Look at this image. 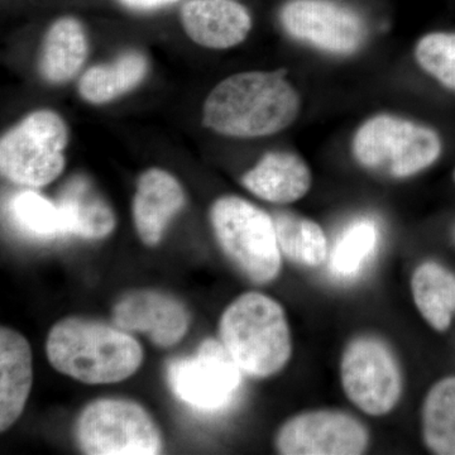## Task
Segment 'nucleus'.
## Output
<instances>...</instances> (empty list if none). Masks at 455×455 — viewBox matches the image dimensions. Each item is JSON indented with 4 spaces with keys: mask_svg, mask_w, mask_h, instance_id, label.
Masks as SVG:
<instances>
[{
    "mask_svg": "<svg viewBox=\"0 0 455 455\" xmlns=\"http://www.w3.org/2000/svg\"><path fill=\"white\" fill-rule=\"evenodd\" d=\"M286 75L280 68L227 77L206 98L203 124L235 139H259L286 130L300 112V98Z\"/></svg>",
    "mask_w": 455,
    "mask_h": 455,
    "instance_id": "obj_1",
    "label": "nucleus"
},
{
    "mask_svg": "<svg viewBox=\"0 0 455 455\" xmlns=\"http://www.w3.org/2000/svg\"><path fill=\"white\" fill-rule=\"evenodd\" d=\"M46 352L56 371L89 385L127 379L143 361L142 347L127 331L79 317L51 329Z\"/></svg>",
    "mask_w": 455,
    "mask_h": 455,
    "instance_id": "obj_2",
    "label": "nucleus"
},
{
    "mask_svg": "<svg viewBox=\"0 0 455 455\" xmlns=\"http://www.w3.org/2000/svg\"><path fill=\"white\" fill-rule=\"evenodd\" d=\"M220 341L243 372L267 379L291 358V331L283 307L269 296L247 292L224 311Z\"/></svg>",
    "mask_w": 455,
    "mask_h": 455,
    "instance_id": "obj_3",
    "label": "nucleus"
},
{
    "mask_svg": "<svg viewBox=\"0 0 455 455\" xmlns=\"http://www.w3.org/2000/svg\"><path fill=\"white\" fill-rule=\"evenodd\" d=\"M211 221L228 259L253 283L274 281L281 271L276 228L267 212L238 196L212 204Z\"/></svg>",
    "mask_w": 455,
    "mask_h": 455,
    "instance_id": "obj_4",
    "label": "nucleus"
},
{
    "mask_svg": "<svg viewBox=\"0 0 455 455\" xmlns=\"http://www.w3.org/2000/svg\"><path fill=\"white\" fill-rule=\"evenodd\" d=\"M442 152L435 131L386 114L368 119L353 140V154L362 166L396 179L427 169Z\"/></svg>",
    "mask_w": 455,
    "mask_h": 455,
    "instance_id": "obj_5",
    "label": "nucleus"
},
{
    "mask_svg": "<svg viewBox=\"0 0 455 455\" xmlns=\"http://www.w3.org/2000/svg\"><path fill=\"white\" fill-rule=\"evenodd\" d=\"M68 142V127L59 114L47 109L29 114L0 142L3 176L20 187H46L64 171Z\"/></svg>",
    "mask_w": 455,
    "mask_h": 455,
    "instance_id": "obj_6",
    "label": "nucleus"
},
{
    "mask_svg": "<svg viewBox=\"0 0 455 455\" xmlns=\"http://www.w3.org/2000/svg\"><path fill=\"white\" fill-rule=\"evenodd\" d=\"M75 439L89 455H155L164 448L157 425L142 406L112 398L94 401L83 410Z\"/></svg>",
    "mask_w": 455,
    "mask_h": 455,
    "instance_id": "obj_7",
    "label": "nucleus"
},
{
    "mask_svg": "<svg viewBox=\"0 0 455 455\" xmlns=\"http://www.w3.org/2000/svg\"><path fill=\"white\" fill-rule=\"evenodd\" d=\"M340 379L347 397L368 415L388 414L403 395L396 355L386 341L372 335L349 341L341 355Z\"/></svg>",
    "mask_w": 455,
    "mask_h": 455,
    "instance_id": "obj_8",
    "label": "nucleus"
},
{
    "mask_svg": "<svg viewBox=\"0 0 455 455\" xmlns=\"http://www.w3.org/2000/svg\"><path fill=\"white\" fill-rule=\"evenodd\" d=\"M242 372L221 341L206 339L196 355L170 362L167 382L182 403L199 411L217 412L238 395Z\"/></svg>",
    "mask_w": 455,
    "mask_h": 455,
    "instance_id": "obj_9",
    "label": "nucleus"
},
{
    "mask_svg": "<svg viewBox=\"0 0 455 455\" xmlns=\"http://www.w3.org/2000/svg\"><path fill=\"white\" fill-rule=\"evenodd\" d=\"M280 20L291 37L334 55L355 52L366 37L359 14L331 0H291Z\"/></svg>",
    "mask_w": 455,
    "mask_h": 455,
    "instance_id": "obj_10",
    "label": "nucleus"
},
{
    "mask_svg": "<svg viewBox=\"0 0 455 455\" xmlns=\"http://www.w3.org/2000/svg\"><path fill=\"white\" fill-rule=\"evenodd\" d=\"M370 444V434L355 416L316 410L293 416L278 430L276 448L283 455H358Z\"/></svg>",
    "mask_w": 455,
    "mask_h": 455,
    "instance_id": "obj_11",
    "label": "nucleus"
},
{
    "mask_svg": "<svg viewBox=\"0 0 455 455\" xmlns=\"http://www.w3.org/2000/svg\"><path fill=\"white\" fill-rule=\"evenodd\" d=\"M113 322L122 331L148 334L156 346L170 348L188 333L190 314L172 296L140 290L127 293L116 302Z\"/></svg>",
    "mask_w": 455,
    "mask_h": 455,
    "instance_id": "obj_12",
    "label": "nucleus"
},
{
    "mask_svg": "<svg viewBox=\"0 0 455 455\" xmlns=\"http://www.w3.org/2000/svg\"><path fill=\"white\" fill-rule=\"evenodd\" d=\"M185 32L199 46L232 49L247 38L252 18L235 0H190L181 8Z\"/></svg>",
    "mask_w": 455,
    "mask_h": 455,
    "instance_id": "obj_13",
    "label": "nucleus"
},
{
    "mask_svg": "<svg viewBox=\"0 0 455 455\" xmlns=\"http://www.w3.org/2000/svg\"><path fill=\"white\" fill-rule=\"evenodd\" d=\"M185 204V193L178 180L160 169L143 172L133 202V218L143 243L154 247L164 229Z\"/></svg>",
    "mask_w": 455,
    "mask_h": 455,
    "instance_id": "obj_14",
    "label": "nucleus"
},
{
    "mask_svg": "<svg viewBox=\"0 0 455 455\" xmlns=\"http://www.w3.org/2000/svg\"><path fill=\"white\" fill-rule=\"evenodd\" d=\"M33 382L28 341L9 328L0 331V430L4 433L22 414Z\"/></svg>",
    "mask_w": 455,
    "mask_h": 455,
    "instance_id": "obj_15",
    "label": "nucleus"
},
{
    "mask_svg": "<svg viewBox=\"0 0 455 455\" xmlns=\"http://www.w3.org/2000/svg\"><path fill=\"white\" fill-rule=\"evenodd\" d=\"M242 184L253 196L275 204L298 202L311 187V172L298 155L268 152L242 178Z\"/></svg>",
    "mask_w": 455,
    "mask_h": 455,
    "instance_id": "obj_16",
    "label": "nucleus"
},
{
    "mask_svg": "<svg viewBox=\"0 0 455 455\" xmlns=\"http://www.w3.org/2000/svg\"><path fill=\"white\" fill-rule=\"evenodd\" d=\"M57 205L64 214L68 235L100 239L116 227L112 208L85 176H73L66 182Z\"/></svg>",
    "mask_w": 455,
    "mask_h": 455,
    "instance_id": "obj_17",
    "label": "nucleus"
},
{
    "mask_svg": "<svg viewBox=\"0 0 455 455\" xmlns=\"http://www.w3.org/2000/svg\"><path fill=\"white\" fill-rule=\"evenodd\" d=\"M88 51V36L76 18L56 20L42 44L38 64L42 77L51 84L68 82L83 68Z\"/></svg>",
    "mask_w": 455,
    "mask_h": 455,
    "instance_id": "obj_18",
    "label": "nucleus"
},
{
    "mask_svg": "<svg viewBox=\"0 0 455 455\" xmlns=\"http://www.w3.org/2000/svg\"><path fill=\"white\" fill-rule=\"evenodd\" d=\"M411 292L419 313L436 331H448L455 316V274L427 260L415 269Z\"/></svg>",
    "mask_w": 455,
    "mask_h": 455,
    "instance_id": "obj_19",
    "label": "nucleus"
},
{
    "mask_svg": "<svg viewBox=\"0 0 455 455\" xmlns=\"http://www.w3.org/2000/svg\"><path fill=\"white\" fill-rule=\"evenodd\" d=\"M148 62L145 55L130 51L109 65L89 68L79 80V92L92 104H104L139 86L145 79Z\"/></svg>",
    "mask_w": 455,
    "mask_h": 455,
    "instance_id": "obj_20",
    "label": "nucleus"
},
{
    "mask_svg": "<svg viewBox=\"0 0 455 455\" xmlns=\"http://www.w3.org/2000/svg\"><path fill=\"white\" fill-rule=\"evenodd\" d=\"M281 252L299 265L317 267L328 257V241L315 221L292 212H280L272 217Z\"/></svg>",
    "mask_w": 455,
    "mask_h": 455,
    "instance_id": "obj_21",
    "label": "nucleus"
},
{
    "mask_svg": "<svg viewBox=\"0 0 455 455\" xmlns=\"http://www.w3.org/2000/svg\"><path fill=\"white\" fill-rule=\"evenodd\" d=\"M423 438L431 453L455 455V376L440 379L427 392Z\"/></svg>",
    "mask_w": 455,
    "mask_h": 455,
    "instance_id": "obj_22",
    "label": "nucleus"
},
{
    "mask_svg": "<svg viewBox=\"0 0 455 455\" xmlns=\"http://www.w3.org/2000/svg\"><path fill=\"white\" fill-rule=\"evenodd\" d=\"M9 211L17 226L28 235L44 239L68 235L60 206L36 191L26 190L17 194L11 200Z\"/></svg>",
    "mask_w": 455,
    "mask_h": 455,
    "instance_id": "obj_23",
    "label": "nucleus"
},
{
    "mask_svg": "<svg viewBox=\"0 0 455 455\" xmlns=\"http://www.w3.org/2000/svg\"><path fill=\"white\" fill-rule=\"evenodd\" d=\"M379 232L370 220L350 224L338 239L331 254V267L340 276H352L359 271L376 248Z\"/></svg>",
    "mask_w": 455,
    "mask_h": 455,
    "instance_id": "obj_24",
    "label": "nucleus"
},
{
    "mask_svg": "<svg viewBox=\"0 0 455 455\" xmlns=\"http://www.w3.org/2000/svg\"><path fill=\"white\" fill-rule=\"evenodd\" d=\"M415 57L424 71L455 92V33L424 36L416 46Z\"/></svg>",
    "mask_w": 455,
    "mask_h": 455,
    "instance_id": "obj_25",
    "label": "nucleus"
},
{
    "mask_svg": "<svg viewBox=\"0 0 455 455\" xmlns=\"http://www.w3.org/2000/svg\"><path fill=\"white\" fill-rule=\"evenodd\" d=\"M124 7L134 11H154L178 3L180 0H119Z\"/></svg>",
    "mask_w": 455,
    "mask_h": 455,
    "instance_id": "obj_26",
    "label": "nucleus"
},
{
    "mask_svg": "<svg viewBox=\"0 0 455 455\" xmlns=\"http://www.w3.org/2000/svg\"><path fill=\"white\" fill-rule=\"evenodd\" d=\"M454 241H455V228H454Z\"/></svg>",
    "mask_w": 455,
    "mask_h": 455,
    "instance_id": "obj_27",
    "label": "nucleus"
},
{
    "mask_svg": "<svg viewBox=\"0 0 455 455\" xmlns=\"http://www.w3.org/2000/svg\"><path fill=\"white\" fill-rule=\"evenodd\" d=\"M454 181H455V170H454Z\"/></svg>",
    "mask_w": 455,
    "mask_h": 455,
    "instance_id": "obj_28",
    "label": "nucleus"
}]
</instances>
